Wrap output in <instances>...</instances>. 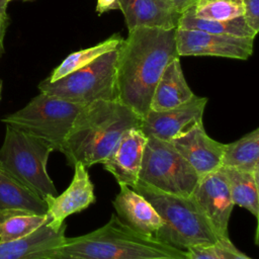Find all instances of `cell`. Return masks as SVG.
Segmentation results:
<instances>
[{
  "mask_svg": "<svg viewBox=\"0 0 259 259\" xmlns=\"http://www.w3.org/2000/svg\"><path fill=\"white\" fill-rule=\"evenodd\" d=\"M146 135L140 127L126 131L113 147L108 157L101 163L119 185L134 186L139 180L142 167Z\"/></svg>",
  "mask_w": 259,
  "mask_h": 259,
  "instance_id": "obj_14",
  "label": "cell"
},
{
  "mask_svg": "<svg viewBox=\"0 0 259 259\" xmlns=\"http://www.w3.org/2000/svg\"><path fill=\"white\" fill-rule=\"evenodd\" d=\"M119 9L118 0H97L96 3V12L102 14L110 10Z\"/></svg>",
  "mask_w": 259,
  "mask_h": 259,
  "instance_id": "obj_29",
  "label": "cell"
},
{
  "mask_svg": "<svg viewBox=\"0 0 259 259\" xmlns=\"http://www.w3.org/2000/svg\"><path fill=\"white\" fill-rule=\"evenodd\" d=\"M207 103L206 97L194 95L187 102L166 110H149L142 117L141 131L146 137L171 142L183 135L197 123L203 122V112Z\"/></svg>",
  "mask_w": 259,
  "mask_h": 259,
  "instance_id": "obj_11",
  "label": "cell"
},
{
  "mask_svg": "<svg viewBox=\"0 0 259 259\" xmlns=\"http://www.w3.org/2000/svg\"><path fill=\"white\" fill-rule=\"evenodd\" d=\"M188 259H217L208 246H195L186 250Z\"/></svg>",
  "mask_w": 259,
  "mask_h": 259,
  "instance_id": "obj_28",
  "label": "cell"
},
{
  "mask_svg": "<svg viewBox=\"0 0 259 259\" xmlns=\"http://www.w3.org/2000/svg\"><path fill=\"white\" fill-rule=\"evenodd\" d=\"M117 59L118 49L109 51L54 82L42 80L38 84L39 92L81 105L97 100H117Z\"/></svg>",
  "mask_w": 259,
  "mask_h": 259,
  "instance_id": "obj_7",
  "label": "cell"
},
{
  "mask_svg": "<svg viewBox=\"0 0 259 259\" xmlns=\"http://www.w3.org/2000/svg\"><path fill=\"white\" fill-rule=\"evenodd\" d=\"M170 143L195 170L199 178L222 167L225 144L211 139L206 134L203 122L197 123Z\"/></svg>",
  "mask_w": 259,
  "mask_h": 259,
  "instance_id": "obj_13",
  "label": "cell"
},
{
  "mask_svg": "<svg viewBox=\"0 0 259 259\" xmlns=\"http://www.w3.org/2000/svg\"><path fill=\"white\" fill-rule=\"evenodd\" d=\"M178 57H221L247 60L253 54L254 38L217 34L200 30L175 29Z\"/></svg>",
  "mask_w": 259,
  "mask_h": 259,
  "instance_id": "obj_10",
  "label": "cell"
},
{
  "mask_svg": "<svg viewBox=\"0 0 259 259\" xmlns=\"http://www.w3.org/2000/svg\"><path fill=\"white\" fill-rule=\"evenodd\" d=\"M0 209H18L44 215L48 206L33 191L0 170Z\"/></svg>",
  "mask_w": 259,
  "mask_h": 259,
  "instance_id": "obj_19",
  "label": "cell"
},
{
  "mask_svg": "<svg viewBox=\"0 0 259 259\" xmlns=\"http://www.w3.org/2000/svg\"><path fill=\"white\" fill-rule=\"evenodd\" d=\"M196 17L207 20H229L243 16V0H197L193 5Z\"/></svg>",
  "mask_w": 259,
  "mask_h": 259,
  "instance_id": "obj_25",
  "label": "cell"
},
{
  "mask_svg": "<svg viewBox=\"0 0 259 259\" xmlns=\"http://www.w3.org/2000/svg\"><path fill=\"white\" fill-rule=\"evenodd\" d=\"M120 190L112 204L118 219L134 231L155 237L162 227V220L151 202L127 185H119Z\"/></svg>",
  "mask_w": 259,
  "mask_h": 259,
  "instance_id": "obj_15",
  "label": "cell"
},
{
  "mask_svg": "<svg viewBox=\"0 0 259 259\" xmlns=\"http://www.w3.org/2000/svg\"><path fill=\"white\" fill-rule=\"evenodd\" d=\"M50 218L29 235L9 242H0V259H48L53 249L65 240L66 224L55 230Z\"/></svg>",
  "mask_w": 259,
  "mask_h": 259,
  "instance_id": "obj_16",
  "label": "cell"
},
{
  "mask_svg": "<svg viewBox=\"0 0 259 259\" xmlns=\"http://www.w3.org/2000/svg\"><path fill=\"white\" fill-rule=\"evenodd\" d=\"M73 167L74 176L69 187L60 195L45 198L49 225L55 230L60 229L70 214L82 211L95 201L94 187L87 167L80 162L75 163Z\"/></svg>",
  "mask_w": 259,
  "mask_h": 259,
  "instance_id": "obj_12",
  "label": "cell"
},
{
  "mask_svg": "<svg viewBox=\"0 0 259 259\" xmlns=\"http://www.w3.org/2000/svg\"><path fill=\"white\" fill-rule=\"evenodd\" d=\"M8 3H9V0H0V15H7L6 9H7Z\"/></svg>",
  "mask_w": 259,
  "mask_h": 259,
  "instance_id": "obj_32",
  "label": "cell"
},
{
  "mask_svg": "<svg viewBox=\"0 0 259 259\" xmlns=\"http://www.w3.org/2000/svg\"><path fill=\"white\" fill-rule=\"evenodd\" d=\"M139 180L163 192L189 197L199 176L170 142L147 137Z\"/></svg>",
  "mask_w": 259,
  "mask_h": 259,
  "instance_id": "obj_8",
  "label": "cell"
},
{
  "mask_svg": "<svg viewBox=\"0 0 259 259\" xmlns=\"http://www.w3.org/2000/svg\"><path fill=\"white\" fill-rule=\"evenodd\" d=\"M2 85H3V83H2V81L0 80V100H1V92H2Z\"/></svg>",
  "mask_w": 259,
  "mask_h": 259,
  "instance_id": "obj_33",
  "label": "cell"
},
{
  "mask_svg": "<svg viewBox=\"0 0 259 259\" xmlns=\"http://www.w3.org/2000/svg\"><path fill=\"white\" fill-rule=\"evenodd\" d=\"M222 167L259 172V128L233 143L225 144Z\"/></svg>",
  "mask_w": 259,
  "mask_h": 259,
  "instance_id": "obj_21",
  "label": "cell"
},
{
  "mask_svg": "<svg viewBox=\"0 0 259 259\" xmlns=\"http://www.w3.org/2000/svg\"><path fill=\"white\" fill-rule=\"evenodd\" d=\"M127 30L138 27L175 29L181 13L165 0H118Z\"/></svg>",
  "mask_w": 259,
  "mask_h": 259,
  "instance_id": "obj_17",
  "label": "cell"
},
{
  "mask_svg": "<svg viewBox=\"0 0 259 259\" xmlns=\"http://www.w3.org/2000/svg\"><path fill=\"white\" fill-rule=\"evenodd\" d=\"M229 182L234 205L249 210L255 218L259 214V172H248L232 167H223Z\"/></svg>",
  "mask_w": 259,
  "mask_h": 259,
  "instance_id": "obj_20",
  "label": "cell"
},
{
  "mask_svg": "<svg viewBox=\"0 0 259 259\" xmlns=\"http://www.w3.org/2000/svg\"><path fill=\"white\" fill-rule=\"evenodd\" d=\"M194 95L186 82L179 57H177L165 67L155 87L150 110L161 111L177 107Z\"/></svg>",
  "mask_w": 259,
  "mask_h": 259,
  "instance_id": "obj_18",
  "label": "cell"
},
{
  "mask_svg": "<svg viewBox=\"0 0 259 259\" xmlns=\"http://www.w3.org/2000/svg\"><path fill=\"white\" fill-rule=\"evenodd\" d=\"M9 23L8 15H0V58L4 52V37Z\"/></svg>",
  "mask_w": 259,
  "mask_h": 259,
  "instance_id": "obj_31",
  "label": "cell"
},
{
  "mask_svg": "<svg viewBox=\"0 0 259 259\" xmlns=\"http://www.w3.org/2000/svg\"><path fill=\"white\" fill-rule=\"evenodd\" d=\"M84 105L39 92L23 108L5 115L2 121L63 151L72 124Z\"/></svg>",
  "mask_w": 259,
  "mask_h": 259,
  "instance_id": "obj_6",
  "label": "cell"
},
{
  "mask_svg": "<svg viewBox=\"0 0 259 259\" xmlns=\"http://www.w3.org/2000/svg\"><path fill=\"white\" fill-rule=\"evenodd\" d=\"M53 151L37 138L6 124L0 148V170L44 200L48 196H56L57 189L47 171L48 159Z\"/></svg>",
  "mask_w": 259,
  "mask_h": 259,
  "instance_id": "obj_5",
  "label": "cell"
},
{
  "mask_svg": "<svg viewBox=\"0 0 259 259\" xmlns=\"http://www.w3.org/2000/svg\"><path fill=\"white\" fill-rule=\"evenodd\" d=\"M175 29L138 27L128 31L118 48L117 100L142 117L150 110L165 67L178 57Z\"/></svg>",
  "mask_w": 259,
  "mask_h": 259,
  "instance_id": "obj_1",
  "label": "cell"
},
{
  "mask_svg": "<svg viewBox=\"0 0 259 259\" xmlns=\"http://www.w3.org/2000/svg\"><path fill=\"white\" fill-rule=\"evenodd\" d=\"M48 214H34L18 209H0V242L23 238L38 229Z\"/></svg>",
  "mask_w": 259,
  "mask_h": 259,
  "instance_id": "obj_24",
  "label": "cell"
},
{
  "mask_svg": "<svg viewBox=\"0 0 259 259\" xmlns=\"http://www.w3.org/2000/svg\"><path fill=\"white\" fill-rule=\"evenodd\" d=\"M132 188L151 202L162 220L154 237L157 240L180 250L217 242L218 237L190 197L163 192L140 180Z\"/></svg>",
  "mask_w": 259,
  "mask_h": 259,
  "instance_id": "obj_4",
  "label": "cell"
},
{
  "mask_svg": "<svg viewBox=\"0 0 259 259\" xmlns=\"http://www.w3.org/2000/svg\"><path fill=\"white\" fill-rule=\"evenodd\" d=\"M243 17L247 25L254 31H259V0H243Z\"/></svg>",
  "mask_w": 259,
  "mask_h": 259,
  "instance_id": "obj_27",
  "label": "cell"
},
{
  "mask_svg": "<svg viewBox=\"0 0 259 259\" xmlns=\"http://www.w3.org/2000/svg\"><path fill=\"white\" fill-rule=\"evenodd\" d=\"M208 248L217 259H252L238 250L229 238H220Z\"/></svg>",
  "mask_w": 259,
  "mask_h": 259,
  "instance_id": "obj_26",
  "label": "cell"
},
{
  "mask_svg": "<svg viewBox=\"0 0 259 259\" xmlns=\"http://www.w3.org/2000/svg\"><path fill=\"white\" fill-rule=\"evenodd\" d=\"M141 122L142 116L118 100L91 102L77 114L62 153L70 166L80 162L89 168L102 163L120 137Z\"/></svg>",
  "mask_w": 259,
  "mask_h": 259,
  "instance_id": "obj_2",
  "label": "cell"
},
{
  "mask_svg": "<svg viewBox=\"0 0 259 259\" xmlns=\"http://www.w3.org/2000/svg\"><path fill=\"white\" fill-rule=\"evenodd\" d=\"M10 1H12V0H9V2H10ZM22 1H30V0H22Z\"/></svg>",
  "mask_w": 259,
  "mask_h": 259,
  "instance_id": "obj_34",
  "label": "cell"
},
{
  "mask_svg": "<svg viewBox=\"0 0 259 259\" xmlns=\"http://www.w3.org/2000/svg\"><path fill=\"white\" fill-rule=\"evenodd\" d=\"M165 1L168 2L178 12H180L182 14L184 11H186L187 9L192 7L196 3L197 0H165Z\"/></svg>",
  "mask_w": 259,
  "mask_h": 259,
  "instance_id": "obj_30",
  "label": "cell"
},
{
  "mask_svg": "<svg viewBox=\"0 0 259 259\" xmlns=\"http://www.w3.org/2000/svg\"><path fill=\"white\" fill-rule=\"evenodd\" d=\"M122 40L123 38L118 33H115L93 47L70 54L57 68L54 69L52 74L47 79L50 82H54L80 68L87 66L103 54L118 49Z\"/></svg>",
  "mask_w": 259,
  "mask_h": 259,
  "instance_id": "obj_23",
  "label": "cell"
},
{
  "mask_svg": "<svg viewBox=\"0 0 259 259\" xmlns=\"http://www.w3.org/2000/svg\"><path fill=\"white\" fill-rule=\"evenodd\" d=\"M176 28L187 30H200L217 34L251 38H254L257 34L247 25L243 16L229 20L202 19L194 15L193 6L181 14Z\"/></svg>",
  "mask_w": 259,
  "mask_h": 259,
  "instance_id": "obj_22",
  "label": "cell"
},
{
  "mask_svg": "<svg viewBox=\"0 0 259 259\" xmlns=\"http://www.w3.org/2000/svg\"><path fill=\"white\" fill-rule=\"evenodd\" d=\"M48 259H188L187 251L140 234L116 214L101 228L64 242Z\"/></svg>",
  "mask_w": 259,
  "mask_h": 259,
  "instance_id": "obj_3",
  "label": "cell"
},
{
  "mask_svg": "<svg viewBox=\"0 0 259 259\" xmlns=\"http://www.w3.org/2000/svg\"><path fill=\"white\" fill-rule=\"evenodd\" d=\"M189 197L218 239L229 238L228 227L234 203L223 167L201 176Z\"/></svg>",
  "mask_w": 259,
  "mask_h": 259,
  "instance_id": "obj_9",
  "label": "cell"
}]
</instances>
